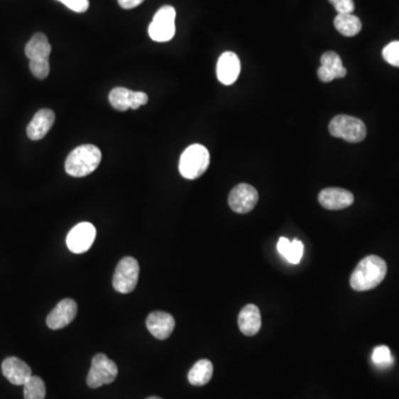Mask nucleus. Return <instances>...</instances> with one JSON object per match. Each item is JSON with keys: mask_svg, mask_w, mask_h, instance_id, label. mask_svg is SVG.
<instances>
[{"mask_svg": "<svg viewBox=\"0 0 399 399\" xmlns=\"http://www.w3.org/2000/svg\"><path fill=\"white\" fill-rule=\"evenodd\" d=\"M258 193L256 187L246 183L236 185L229 195V205L234 212L246 214L258 204Z\"/></svg>", "mask_w": 399, "mask_h": 399, "instance_id": "1a4fd4ad", "label": "nucleus"}, {"mask_svg": "<svg viewBox=\"0 0 399 399\" xmlns=\"http://www.w3.org/2000/svg\"><path fill=\"white\" fill-rule=\"evenodd\" d=\"M97 230L94 225L89 222L79 223L67 236V246L75 254H82L89 251L94 244Z\"/></svg>", "mask_w": 399, "mask_h": 399, "instance_id": "6e6552de", "label": "nucleus"}, {"mask_svg": "<svg viewBox=\"0 0 399 399\" xmlns=\"http://www.w3.org/2000/svg\"><path fill=\"white\" fill-rule=\"evenodd\" d=\"M329 129L333 137L341 138L351 143L363 141L367 134L364 122L346 114H339L333 118L329 122Z\"/></svg>", "mask_w": 399, "mask_h": 399, "instance_id": "20e7f679", "label": "nucleus"}, {"mask_svg": "<svg viewBox=\"0 0 399 399\" xmlns=\"http://www.w3.org/2000/svg\"><path fill=\"white\" fill-rule=\"evenodd\" d=\"M102 151L92 144H84L69 154L65 169L70 177H84L92 175L102 162Z\"/></svg>", "mask_w": 399, "mask_h": 399, "instance_id": "f03ea898", "label": "nucleus"}, {"mask_svg": "<svg viewBox=\"0 0 399 399\" xmlns=\"http://www.w3.org/2000/svg\"><path fill=\"white\" fill-rule=\"evenodd\" d=\"M175 321L171 314L165 312H152L147 319V329L155 339H169L175 331Z\"/></svg>", "mask_w": 399, "mask_h": 399, "instance_id": "4468645a", "label": "nucleus"}, {"mask_svg": "<svg viewBox=\"0 0 399 399\" xmlns=\"http://www.w3.org/2000/svg\"><path fill=\"white\" fill-rule=\"evenodd\" d=\"M147 399H162V398H160V397L152 396V397H149V398Z\"/></svg>", "mask_w": 399, "mask_h": 399, "instance_id": "7c9ffc66", "label": "nucleus"}, {"mask_svg": "<svg viewBox=\"0 0 399 399\" xmlns=\"http://www.w3.org/2000/svg\"><path fill=\"white\" fill-rule=\"evenodd\" d=\"M387 264L382 258L369 256L363 258L351 276V286L357 292L373 290L384 280Z\"/></svg>", "mask_w": 399, "mask_h": 399, "instance_id": "f257e3e1", "label": "nucleus"}, {"mask_svg": "<svg viewBox=\"0 0 399 399\" xmlns=\"http://www.w3.org/2000/svg\"><path fill=\"white\" fill-rule=\"evenodd\" d=\"M241 72V62L234 53L226 51L217 60V76L221 84L231 86L238 80Z\"/></svg>", "mask_w": 399, "mask_h": 399, "instance_id": "f8f14e48", "label": "nucleus"}, {"mask_svg": "<svg viewBox=\"0 0 399 399\" xmlns=\"http://www.w3.org/2000/svg\"><path fill=\"white\" fill-rule=\"evenodd\" d=\"M334 26L345 37H354L361 31V21L353 13H339L335 17Z\"/></svg>", "mask_w": 399, "mask_h": 399, "instance_id": "aec40b11", "label": "nucleus"}, {"mask_svg": "<svg viewBox=\"0 0 399 399\" xmlns=\"http://www.w3.org/2000/svg\"><path fill=\"white\" fill-rule=\"evenodd\" d=\"M291 246V241L286 238H280L278 243V251L280 252V256H285L288 248Z\"/></svg>", "mask_w": 399, "mask_h": 399, "instance_id": "c756f323", "label": "nucleus"}, {"mask_svg": "<svg viewBox=\"0 0 399 399\" xmlns=\"http://www.w3.org/2000/svg\"><path fill=\"white\" fill-rule=\"evenodd\" d=\"M319 202L327 210H343L353 204L354 195L341 187H327L319 192Z\"/></svg>", "mask_w": 399, "mask_h": 399, "instance_id": "ddd939ff", "label": "nucleus"}, {"mask_svg": "<svg viewBox=\"0 0 399 399\" xmlns=\"http://www.w3.org/2000/svg\"><path fill=\"white\" fill-rule=\"evenodd\" d=\"M118 376L116 363L104 354H97L92 359V367L87 376V384L90 388H99L111 384Z\"/></svg>", "mask_w": 399, "mask_h": 399, "instance_id": "423d86ee", "label": "nucleus"}, {"mask_svg": "<svg viewBox=\"0 0 399 399\" xmlns=\"http://www.w3.org/2000/svg\"><path fill=\"white\" fill-rule=\"evenodd\" d=\"M26 56L29 60L37 59H49L51 53V46L46 35L38 33L31 37V40L25 47Z\"/></svg>", "mask_w": 399, "mask_h": 399, "instance_id": "a211bd4d", "label": "nucleus"}, {"mask_svg": "<svg viewBox=\"0 0 399 399\" xmlns=\"http://www.w3.org/2000/svg\"><path fill=\"white\" fill-rule=\"evenodd\" d=\"M321 66L333 75L334 79H341L346 76L347 70L343 66L341 57L334 51H327L324 53L321 58Z\"/></svg>", "mask_w": 399, "mask_h": 399, "instance_id": "412c9836", "label": "nucleus"}, {"mask_svg": "<svg viewBox=\"0 0 399 399\" xmlns=\"http://www.w3.org/2000/svg\"><path fill=\"white\" fill-rule=\"evenodd\" d=\"M140 266L138 261L131 256L122 258L114 272L112 285L116 292L122 294L131 293L139 280Z\"/></svg>", "mask_w": 399, "mask_h": 399, "instance_id": "0eeeda50", "label": "nucleus"}, {"mask_svg": "<svg viewBox=\"0 0 399 399\" xmlns=\"http://www.w3.org/2000/svg\"><path fill=\"white\" fill-rule=\"evenodd\" d=\"M303 242H301L300 240H294L292 241L291 246H290V248H288L284 258L288 262L292 263V264H298V263L301 262L302 258H303Z\"/></svg>", "mask_w": 399, "mask_h": 399, "instance_id": "393cba45", "label": "nucleus"}, {"mask_svg": "<svg viewBox=\"0 0 399 399\" xmlns=\"http://www.w3.org/2000/svg\"><path fill=\"white\" fill-rule=\"evenodd\" d=\"M143 1L144 0H118L120 7L124 8V9H132V8L138 7Z\"/></svg>", "mask_w": 399, "mask_h": 399, "instance_id": "c85d7f7f", "label": "nucleus"}, {"mask_svg": "<svg viewBox=\"0 0 399 399\" xmlns=\"http://www.w3.org/2000/svg\"><path fill=\"white\" fill-rule=\"evenodd\" d=\"M371 361L376 366L382 367V368L390 366L394 363L392 351L386 345H381L374 349L373 355H371Z\"/></svg>", "mask_w": 399, "mask_h": 399, "instance_id": "5701e85b", "label": "nucleus"}, {"mask_svg": "<svg viewBox=\"0 0 399 399\" xmlns=\"http://www.w3.org/2000/svg\"><path fill=\"white\" fill-rule=\"evenodd\" d=\"M210 165V153L201 144H192L180 158L179 171L183 177L195 180L204 175Z\"/></svg>", "mask_w": 399, "mask_h": 399, "instance_id": "7ed1b4c3", "label": "nucleus"}, {"mask_svg": "<svg viewBox=\"0 0 399 399\" xmlns=\"http://www.w3.org/2000/svg\"><path fill=\"white\" fill-rule=\"evenodd\" d=\"M1 371L4 376L11 383V384L21 386L28 382V379L33 376L31 369L25 361L17 357H8L1 364Z\"/></svg>", "mask_w": 399, "mask_h": 399, "instance_id": "2eb2a0df", "label": "nucleus"}, {"mask_svg": "<svg viewBox=\"0 0 399 399\" xmlns=\"http://www.w3.org/2000/svg\"><path fill=\"white\" fill-rule=\"evenodd\" d=\"M148 100L149 97L147 94L142 92H132L122 87L112 89L111 92L109 94V102L112 108L118 111H126L128 109L137 110L140 106L147 104Z\"/></svg>", "mask_w": 399, "mask_h": 399, "instance_id": "9d476101", "label": "nucleus"}, {"mask_svg": "<svg viewBox=\"0 0 399 399\" xmlns=\"http://www.w3.org/2000/svg\"><path fill=\"white\" fill-rule=\"evenodd\" d=\"M385 60L394 67H399V41H393L383 49Z\"/></svg>", "mask_w": 399, "mask_h": 399, "instance_id": "a878e982", "label": "nucleus"}, {"mask_svg": "<svg viewBox=\"0 0 399 399\" xmlns=\"http://www.w3.org/2000/svg\"><path fill=\"white\" fill-rule=\"evenodd\" d=\"M175 13L172 6H163L154 15L149 25L150 38L157 43H167L175 35Z\"/></svg>", "mask_w": 399, "mask_h": 399, "instance_id": "39448f33", "label": "nucleus"}, {"mask_svg": "<svg viewBox=\"0 0 399 399\" xmlns=\"http://www.w3.org/2000/svg\"><path fill=\"white\" fill-rule=\"evenodd\" d=\"M23 397L25 399H45L46 386L40 377L31 376L23 385Z\"/></svg>", "mask_w": 399, "mask_h": 399, "instance_id": "4be33fe9", "label": "nucleus"}, {"mask_svg": "<svg viewBox=\"0 0 399 399\" xmlns=\"http://www.w3.org/2000/svg\"><path fill=\"white\" fill-rule=\"evenodd\" d=\"M239 327L246 337H254L260 332L262 326V317L258 306L248 304L241 310L239 314Z\"/></svg>", "mask_w": 399, "mask_h": 399, "instance_id": "f3484780", "label": "nucleus"}, {"mask_svg": "<svg viewBox=\"0 0 399 399\" xmlns=\"http://www.w3.org/2000/svg\"><path fill=\"white\" fill-rule=\"evenodd\" d=\"M57 1L63 4L70 11L79 13L88 11L89 5H90L89 0H57Z\"/></svg>", "mask_w": 399, "mask_h": 399, "instance_id": "bb28decb", "label": "nucleus"}, {"mask_svg": "<svg viewBox=\"0 0 399 399\" xmlns=\"http://www.w3.org/2000/svg\"><path fill=\"white\" fill-rule=\"evenodd\" d=\"M55 124V114L50 109H41L33 116L27 128V136L33 141H38L46 137Z\"/></svg>", "mask_w": 399, "mask_h": 399, "instance_id": "dca6fc26", "label": "nucleus"}, {"mask_svg": "<svg viewBox=\"0 0 399 399\" xmlns=\"http://www.w3.org/2000/svg\"><path fill=\"white\" fill-rule=\"evenodd\" d=\"M77 313L78 305L76 302L71 298H65L47 316V326L51 329H63L76 319Z\"/></svg>", "mask_w": 399, "mask_h": 399, "instance_id": "9b49d317", "label": "nucleus"}, {"mask_svg": "<svg viewBox=\"0 0 399 399\" xmlns=\"http://www.w3.org/2000/svg\"><path fill=\"white\" fill-rule=\"evenodd\" d=\"M213 376V364L209 359H200L190 369L187 379L193 386H204Z\"/></svg>", "mask_w": 399, "mask_h": 399, "instance_id": "6ab92c4d", "label": "nucleus"}, {"mask_svg": "<svg viewBox=\"0 0 399 399\" xmlns=\"http://www.w3.org/2000/svg\"><path fill=\"white\" fill-rule=\"evenodd\" d=\"M339 13H353L355 11V4L353 0H329Z\"/></svg>", "mask_w": 399, "mask_h": 399, "instance_id": "cd10ccee", "label": "nucleus"}, {"mask_svg": "<svg viewBox=\"0 0 399 399\" xmlns=\"http://www.w3.org/2000/svg\"><path fill=\"white\" fill-rule=\"evenodd\" d=\"M31 74L37 79H46L50 72V65H49V59H37V60H31L29 63Z\"/></svg>", "mask_w": 399, "mask_h": 399, "instance_id": "b1692460", "label": "nucleus"}]
</instances>
